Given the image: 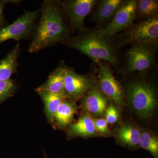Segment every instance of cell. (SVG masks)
I'll return each instance as SVG.
<instances>
[{
    "mask_svg": "<svg viewBox=\"0 0 158 158\" xmlns=\"http://www.w3.org/2000/svg\"><path fill=\"white\" fill-rule=\"evenodd\" d=\"M154 47L137 44L133 45L126 54V68L129 73L144 72L153 67L156 62Z\"/></svg>",
    "mask_w": 158,
    "mask_h": 158,
    "instance_id": "cell-9",
    "label": "cell"
},
{
    "mask_svg": "<svg viewBox=\"0 0 158 158\" xmlns=\"http://www.w3.org/2000/svg\"><path fill=\"white\" fill-rule=\"evenodd\" d=\"M140 147L149 152L154 158H158V139L157 137L149 131H141Z\"/></svg>",
    "mask_w": 158,
    "mask_h": 158,
    "instance_id": "cell-20",
    "label": "cell"
},
{
    "mask_svg": "<svg viewBox=\"0 0 158 158\" xmlns=\"http://www.w3.org/2000/svg\"><path fill=\"white\" fill-rule=\"evenodd\" d=\"M75 37H67L61 43L73 48L98 62H109L114 67L118 65L116 46L112 39L98 35L94 30L81 31Z\"/></svg>",
    "mask_w": 158,
    "mask_h": 158,
    "instance_id": "cell-2",
    "label": "cell"
},
{
    "mask_svg": "<svg viewBox=\"0 0 158 158\" xmlns=\"http://www.w3.org/2000/svg\"><path fill=\"white\" fill-rule=\"evenodd\" d=\"M116 105L111 102L108 106L106 111V120L107 123L114 124L118 121L119 117V112Z\"/></svg>",
    "mask_w": 158,
    "mask_h": 158,
    "instance_id": "cell-22",
    "label": "cell"
},
{
    "mask_svg": "<svg viewBox=\"0 0 158 158\" xmlns=\"http://www.w3.org/2000/svg\"><path fill=\"white\" fill-rule=\"evenodd\" d=\"M123 2L124 1L122 0L100 1L91 15V19L100 24L109 23L113 20Z\"/></svg>",
    "mask_w": 158,
    "mask_h": 158,
    "instance_id": "cell-13",
    "label": "cell"
},
{
    "mask_svg": "<svg viewBox=\"0 0 158 158\" xmlns=\"http://www.w3.org/2000/svg\"><path fill=\"white\" fill-rule=\"evenodd\" d=\"M84 97L82 107L86 113L96 117L105 114L109 106V99L102 93L98 84H94Z\"/></svg>",
    "mask_w": 158,
    "mask_h": 158,
    "instance_id": "cell-11",
    "label": "cell"
},
{
    "mask_svg": "<svg viewBox=\"0 0 158 158\" xmlns=\"http://www.w3.org/2000/svg\"><path fill=\"white\" fill-rule=\"evenodd\" d=\"M94 126L98 133L104 135H110L111 132L108 127V123L106 119L103 118H98L94 120Z\"/></svg>",
    "mask_w": 158,
    "mask_h": 158,
    "instance_id": "cell-23",
    "label": "cell"
},
{
    "mask_svg": "<svg viewBox=\"0 0 158 158\" xmlns=\"http://www.w3.org/2000/svg\"><path fill=\"white\" fill-rule=\"evenodd\" d=\"M158 1L156 0L137 1V18L147 19L158 16Z\"/></svg>",
    "mask_w": 158,
    "mask_h": 158,
    "instance_id": "cell-19",
    "label": "cell"
},
{
    "mask_svg": "<svg viewBox=\"0 0 158 158\" xmlns=\"http://www.w3.org/2000/svg\"><path fill=\"white\" fill-rule=\"evenodd\" d=\"M98 64V86L100 90L116 106L123 108L125 104L126 97L121 85L115 78L111 66L106 63Z\"/></svg>",
    "mask_w": 158,
    "mask_h": 158,
    "instance_id": "cell-8",
    "label": "cell"
},
{
    "mask_svg": "<svg viewBox=\"0 0 158 158\" xmlns=\"http://www.w3.org/2000/svg\"><path fill=\"white\" fill-rule=\"evenodd\" d=\"M20 52L19 44H17L0 61V82L9 80L13 74L16 73L19 65L18 58Z\"/></svg>",
    "mask_w": 158,
    "mask_h": 158,
    "instance_id": "cell-17",
    "label": "cell"
},
{
    "mask_svg": "<svg viewBox=\"0 0 158 158\" xmlns=\"http://www.w3.org/2000/svg\"><path fill=\"white\" fill-rule=\"evenodd\" d=\"M97 1L66 0L60 1L63 14L68 21L71 31H81L86 30L84 21Z\"/></svg>",
    "mask_w": 158,
    "mask_h": 158,
    "instance_id": "cell-7",
    "label": "cell"
},
{
    "mask_svg": "<svg viewBox=\"0 0 158 158\" xmlns=\"http://www.w3.org/2000/svg\"><path fill=\"white\" fill-rule=\"evenodd\" d=\"M77 109V107L74 102L65 99L54 114L52 123L60 128L68 126L73 121Z\"/></svg>",
    "mask_w": 158,
    "mask_h": 158,
    "instance_id": "cell-16",
    "label": "cell"
},
{
    "mask_svg": "<svg viewBox=\"0 0 158 158\" xmlns=\"http://www.w3.org/2000/svg\"><path fill=\"white\" fill-rule=\"evenodd\" d=\"M141 130L131 124L122 125L117 129L116 136L117 142L120 145L131 149L140 148Z\"/></svg>",
    "mask_w": 158,
    "mask_h": 158,
    "instance_id": "cell-14",
    "label": "cell"
},
{
    "mask_svg": "<svg viewBox=\"0 0 158 158\" xmlns=\"http://www.w3.org/2000/svg\"><path fill=\"white\" fill-rule=\"evenodd\" d=\"M42 99L44 107V113L48 120L52 123L53 117L59 106L66 99L59 94L48 92H37Z\"/></svg>",
    "mask_w": 158,
    "mask_h": 158,
    "instance_id": "cell-18",
    "label": "cell"
},
{
    "mask_svg": "<svg viewBox=\"0 0 158 158\" xmlns=\"http://www.w3.org/2000/svg\"><path fill=\"white\" fill-rule=\"evenodd\" d=\"M40 9L25 11L24 14L11 24L0 28V44L8 40L19 41L26 39L34 33L36 22Z\"/></svg>",
    "mask_w": 158,
    "mask_h": 158,
    "instance_id": "cell-6",
    "label": "cell"
},
{
    "mask_svg": "<svg viewBox=\"0 0 158 158\" xmlns=\"http://www.w3.org/2000/svg\"><path fill=\"white\" fill-rule=\"evenodd\" d=\"M66 68L67 66L64 63H60L51 73L46 81L36 89L37 92H49L59 94L65 98L64 79Z\"/></svg>",
    "mask_w": 158,
    "mask_h": 158,
    "instance_id": "cell-12",
    "label": "cell"
},
{
    "mask_svg": "<svg viewBox=\"0 0 158 158\" xmlns=\"http://www.w3.org/2000/svg\"><path fill=\"white\" fill-rule=\"evenodd\" d=\"M17 88L15 82L11 79L0 82V104L4 101L13 96Z\"/></svg>",
    "mask_w": 158,
    "mask_h": 158,
    "instance_id": "cell-21",
    "label": "cell"
},
{
    "mask_svg": "<svg viewBox=\"0 0 158 158\" xmlns=\"http://www.w3.org/2000/svg\"><path fill=\"white\" fill-rule=\"evenodd\" d=\"M44 156H45V158H48L47 156V155L46 154V153L45 152H44Z\"/></svg>",
    "mask_w": 158,
    "mask_h": 158,
    "instance_id": "cell-25",
    "label": "cell"
},
{
    "mask_svg": "<svg viewBox=\"0 0 158 158\" xmlns=\"http://www.w3.org/2000/svg\"><path fill=\"white\" fill-rule=\"evenodd\" d=\"M40 9V21L29 46L28 51L31 53L61 43L70 35L60 1L46 0Z\"/></svg>",
    "mask_w": 158,
    "mask_h": 158,
    "instance_id": "cell-1",
    "label": "cell"
},
{
    "mask_svg": "<svg viewBox=\"0 0 158 158\" xmlns=\"http://www.w3.org/2000/svg\"><path fill=\"white\" fill-rule=\"evenodd\" d=\"M20 2L18 0H0V28L6 26V20L4 15V10L6 5L9 3L18 4Z\"/></svg>",
    "mask_w": 158,
    "mask_h": 158,
    "instance_id": "cell-24",
    "label": "cell"
},
{
    "mask_svg": "<svg viewBox=\"0 0 158 158\" xmlns=\"http://www.w3.org/2000/svg\"><path fill=\"white\" fill-rule=\"evenodd\" d=\"M93 85L90 77L77 73L73 69L66 68L64 79L65 98L72 100L83 97Z\"/></svg>",
    "mask_w": 158,
    "mask_h": 158,
    "instance_id": "cell-10",
    "label": "cell"
},
{
    "mask_svg": "<svg viewBox=\"0 0 158 158\" xmlns=\"http://www.w3.org/2000/svg\"><path fill=\"white\" fill-rule=\"evenodd\" d=\"M126 94L129 103L140 117L147 118L152 115L157 101L151 85L143 81L131 82L127 86Z\"/></svg>",
    "mask_w": 158,
    "mask_h": 158,
    "instance_id": "cell-4",
    "label": "cell"
},
{
    "mask_svg": "<svg viewBox=\"0 0 158 158\" xmlns=\"http://www.w3.org/2000/svg\"><path fill=\"white\" fill-rule=\"evenodd\" d=\"M137 1L135 0L124 1L113 20L106 27L94 31L102 37L112 39L117 33L125 31L134 24L137 19Z\"/></svg>",
    "mask_w": 158,
    "mask_h": 158,
    "instance_id": "cell-5",
    "label": "cell"
},
{
    "mask_svg": "<svg viewBox=\"0 0 158 158\" xmlns=\"http://www.w3.org/2000/svg\"><path fill=\"white\" fill-rule=\"evenodd\" d=\"M116 47L142 44L156 48L158 44V17L143 20L134 24L119 35Z\"/></svg>",
    "mask_w": 158,
    "mask_h": 158,
    "instance_id": "cell-3",
    "label": "cell"
},
{
    "mask_svg": "<svg viewBox=\"0 0 158 158\" xmlns=\"http://www.w3.org/2000/svg\"><path fill=\"white\" fill-rule=\"evenodd\" d=\"M68 133L70 137H90L97 135L94 120L90 114L86 113L75 123L68 126Z\"/></svg>",
    "mask_w": 158,
    "mask_h": 158,
    "instance_id": "cell-15",
    "label": "cell"
}]
</instances>
